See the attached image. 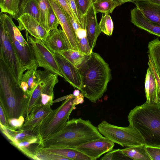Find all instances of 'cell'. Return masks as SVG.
Returning a JSON list of instances; mask_svg holds the SVG:
<instances>
[{
	"label": "cell",
	"mask_w": 160,
	"mask_h": 160,
	"mask_svg": "<svg viewBox=\"0 0 160 160\" xmlns=\"http://www.w3.org/2000/svg\"><path fill=\"white\" fill-rule=\"evenodd\" d=\"M78 68L81 78L80 90L84 97L96 103L107 91L111 79L108 64L99 54L92 52Z\"/></svg>",
	"instance_id": "1"
},
{
	"label": "cell",
	"mask_w": 160,
	"mask_h": 160,
	"mask_svg": "<svg viewBox=\"0 0 160 160\" xmlns=\"http://www.w3.org/2000/svg\"><path fill=\"white\" fill-rule=\"evenodd\" d=\"M103 136L89 120L81 118L68 120L61 131L42 140V148H75L88 142Z\"/></svg>",
	"instance_id": "2"
},
{
	"label": "cell",
	"mask_w": 160,
	"mask_h": 160,
	"mask_svg": "<svg viewBox=\"0 0 160 160\" xmlns=\"http://www.w3.org/2000/svg\"><path fill=\"white\" fill-rule=\"evenodd\" d=\"M29 98L8 66L0 60V105L8 119L26 117Z\"/></svg>",
	"instance_id": "3"
},
{
	"label": "cell",
	"mask_w": 160,
	"mask_h": 160,
	"mask_svg": "<svg viewBox=\"0 0 160 160\" xmlns=\"http://www.w3.org/2000/svg\"><path fill=\"white\" fill-rule=\"evenodd\" d=\"M128 118L129 125L139 132L146 146L160 148V102L137 106Z\"/></svg>",
	"instance_id": "4"
},
{
	"label": "cell",
	"mask_w": 160,
	"mask_h": 160,
	"mask_svg": "<svg viewBox=\"0 0 160 160\" xmlns=\"http://www.w3.org/2000/svg\"><path fill=\"white\" fill-rule=\"evenodd\" d=\"M0 22L8 35L24 71L38 67L31 45L24 38L12 18L6 14L1 13Z\"/></svg>",
	"instance_id": "5"
},
{
	"label": "cell",
	"mask_w": 160,
	"mask_h": 160,
	"mask_svg": "<svg viewBox=\"0 0 160 160\" xmlns=\"http://www.w3.org/2000/svg\"><path fill=\"white\" fill-rule=\"evenodd\" d=\"M76 97L73 94L61 105L52 110L43 119L40 126V133L42 140L61 131L65 125L72 111L75 108L73 102Z\"/></svg>",
	"instance_id": "6"
},
{
	"label": "cell",
	"mask_w": 160,
	"mask_h": 160,
	"mask_svg": "<svg viewBox=\"0 0 160 160\" xmlns=\"http://www.w3.org/2000/svg\"><path fill=\"white\" fill-rule=\"evenodd\" d=\"M99 132L114 143L128 147L145 144L139 132L132 126H118L103 120L98 125Z\"/></svg>",
	"instance_id": "7"
},
{
	"label": "cell",
	"mask_w": 160,
	"mask_h": 160,
	"mask_svg": "<svg viewBox=\"0 0 160 160\" xmlns=\"http://www.w3.org/2000/svg\"><path fill=\"white\" fill-rule=\"evenodd\" d=\"M27 40L31 45L38 67L57 74L65 79V77L56 60L53 53L41 40L28 36L26 31Z\"/></svg>",
	"instance_id": "8"
},
{
	"label": "cell",
	"mask_w": 160,
	"mask_h": 160,
	"mask_svg": "<svg viewBox=\"0 0 160 160\" xmlns=\"http://www.w3.org/2000/svg\"><path fill=\"white\" fill-rule=\"evenodd\" d=\"M0 44V60L7 65L20 84L24 71L8 34L1 25Z\"/></svg>",
	"instance_id": "9"
},
{
	"label": "cell",
	"mask_w": 160,
	"mask_h": 160,
	"mask_svg": "<svg viewBox=\"0 0 160 160\" xmlns=\"http://www.w3.org/2000/svg\"><path fill=\"white\" fill-rule=\"evenodd\" d=\"M114 143L105 137L90 141L78 146L75 149L95 160L103 154L112 151Z\"/></svg>",
	"instance_id": "10"
},
{
	"label": "cell",
	"mask_w": 160,
	"mask_h": 160,
	"mask_svg": "<svg viewBox=\"0 0 160 160\" xmlns=\"http://www.w3.org/2000/svg\"><path fill=\"white\" fill-rule=\"evenodd\" d=\"M48 1L58 19L69 49L79 51L74 32L66 13L63 9L54 0Z\"/></svg>",
	"instance_id": "11"
},
{
	"label": "cell",
	"mask_w": 160,
	"mask_h": 160,
	"mask_svg": "<svg viewBox=\"0 0 160 160\" xmlns=\"http://www.w3.org/2000/svg\"><path fill=\"white\" fill-rule=\"evenodd\" d=\"M40 126H32L23 125L21 128L13 130L0 124V129L12 144L32 138L41 136Z\"/></svg>",
	"instance_id": "12"
},
{
	"label": "cell",
	"mask_w": 160,
	"mask_h": 160,
	"mask_svg": "<svg viewBox=\"0 0 160 160\" xmlns=\"http://www.w3.org/2000/svg\"><path fill=\"white\" fill-rule=\"evenodd\" d=\"M16 19L19 24L18 28L20 31L25 30L36 39L44 41L49 34L38 22L28 13L22 14Z\"/></svg>",
	"instance_id": "13"
},
{
	"label": "cell",
	"mask_w": 160,
	"mask_h": 160,
	"mask_svg": "<svg viewBox=\"0 0 160 160\" xmlns=\"http://www.w3.org/2000/svg\"><path fill=\"white\" fill-rule=\"evenodd\" d=\"M93 3L84 15L83 23L87 38L92 51L96 45L97 38L102 31L100 29Z\"/></svg>",
	"instance_id": "14"
},
{
	"label": "cell",
	"mask_w": 160,
	"mask_h": 160,
	"mask_svg": "<svg viewBox=\"0 0 160 160\" xmlns=\"http://www.w3.org/2000/svg\"><path fill=\"white\" fill-rule=\"evenodd\" d=\"M56 60L65 77V80L80 90L81 78L78 68L61 54L55 53Z\"/></svg>",
	"instance_id": "15"
},
{
	"label": "cell",
	"mask_w": 160,
	"mask_h": 160,
	"mask_svg": "<svg viewBox=\"0 0 160 160\" xmlns=\"http://www.w3.org/2000/svg\"><path fill=\"white\" fill-rule=\"evenodd\" d=\"M42 42L53 53H58L69 49L64 32L60 28L51 31Z\"/></svg>",
	"instance_id": "16"
},
{
	"label": "cell",
	"mask_w": 160,
	"mask_h": 160,
	"mask_svg": "<svg viewBox=\"0 0 160 160\" xmlns=\"http://www.w3.org/2000/svg\"><path fill=\"white\" fill-rule=\"evenodd\" d=\"M131 22L138 28L160 37V26L149 20L136 7L131 11Z\"/></svg>",
	"instance_id": "17"
},
{
	"label": "cell",
	"mask_w": 160,
	"mask_h": 160,
	"mask_svg": "<svg viewBox=\"0 0 160 160\" xmlns=\"http://www.w3.org/2000/svg\"><path fill=\"white\" fill-rule=\"evenodd\" d=\"M145 91L146 102L152 103L160 102V92L154 75L149 66L146 75Z\"/></svg>",
	"instance_id": "18"
},
{
	"label": "cell",
	"mask_w": 160,
	"mask_h": 160,
	"mask_svg": "<svg viewBox=\"0 0 160 160\" xmlns=\"http://www.w3.org/2000/svg\"><path fill=\"white\" fill-rule=\"evenodd\" d=\"M133 2L147 19L160 26V5L148 0H137Z\"/></svg>",
	"instance_id": "19"
},
{
	"label": "cell",
	"mask_w": 160,
	"mask_h": 160,
	"mask_svg": "<svg viewBox=\"0 0 160 160\" xmlns=\"http://www.w3.org/2000/svg\"><path fill=\"white\" fill-rule=\"evenodd\" d=\"M50 105L38 104L26 117L23 125L35 126L40 125L43 119L53 110Z\"/></svg>",
	"instance_id": "20"
},
{
	"label": "cell",
	"mask_w": 160,
	"mask_h": 160,
	"mask_svg": "<svg viewBox=\"0 0 160 160\" xmlns=\"http://www.w3.org/2000/svg\"><path fill=\"white\" fill-rule=\"evenodd\" d=\"M38 67L28 69L23 73L20 84L24 92L28 96L37 87L39 78Z\"/></svg>",
	"instance_id": "21"
},
{
	"label": "cell",
	"mask_w": 160,
	"mask_h": 160,
	"mask_svg": "<svg viewBox=\"0 0 160 160\" xmlns=\"http://www.w3.org/2000/svg\"><path fill=\"white\" fill-rule=\"evenodd\" d=\"M41 136L12 144L27 156L35 160L38 151L42 147Z\"/></svg>",
	"instance_id": "22"
},
{
	"label": "cell",
	"mask_w": 160,
	"mask_h": 160,
	"mask_svg": "<svg viewBox=\"0 0 160 160\" xmlns=\"http://www.w3.org/2000/svg\"><path fill=\"white\" fill-rule=\"evenodd\" d=\"M42 148L47 151L66 158L70 160H91L88 156L74 148L63 147Z\"/></svg>",
	"instance_id": "23"
},
{
	"label": "cell",
	"mask_w": 160,
	"mask_h": 160,
	"mask_svg": "<svg viewBox=\"0 0 160 160\" xmlns=\"http://www.w3.org/2000/svg\"><path fill=\"white\" fill-rule=\"evenodd\" d=\"M145 144L128 147L121 149L128 157L135 160H151L146 148Z\"/></svg>",
	"instance_id": "24"
},
{
	"label": "cell",
	"mask_w": 160,
	"mask_h": 160,
	"mask_svg": "<svg viewBox=\"0 0 160 160\" xmlns=\"http://www.w3.org/2000/svg\"><path fill=\"white\" fill-rule=\"evenodd\" d=\"M148 48V56L152 60L158 74L160 77V40L158 38L150 42Z\"/></svg>",
	"instance_id": "25"
},
{
	"label": "cell",
	"mask_w": 160,
	"mask_h": 160,
	"mask_svg": "<svg viewBox=\"0 0 160 160\" xmlns=\"http://www.w3.org/2000/svg\"><path fill=\"white\" fill-rule=\"evenodd\" d=\"M93 5L96 13H112L115 8L122 4L117 0H94Z\"/></svg>",
	"instance_id": "26"
},
{
	"label": "cell",
	"mask_w": 160,
	"mask_h": 160,
	"mask_svg": "<svg viewBox=\"0 0 160 160\" xmlns=\"http://www.w3.org/2000/svg\"><path fill=\"white\" fill-rule=\"evenodd\" d=\"M58 53L63 56L78 68L89 54L70 49Z\"/></svg>",
	"instance_id": "27"
},
{
	"label": "cell",
	"mask_w": 160,
	"mask_h": 160,
	"mask_svg": "<svg viewBox=\"0 0 160 160\" xmlns=\"http://www.w3.org/2000/svg\"><path fill=\"white\" fill-rule=\"evenodd\" d=\"M19 0H0L1 13H7L16 18L19 11Z\"/></svg>",
	"instance_id": "28"
},
{
	"label": "cell",
	"mask_w": 160,
	"mask_h": 160,
	"mask_svg": "<svg viewBox=\"0 0 160 160\" xmlns=\"http://www.w3.org/2000/svg\"><path fill=\"white\" fill-rule=\"evenodd\" d=\"M40 12L39 22L49 32L48 28V18L51 5L48 0H36Z\"/></svg>",
	"instance_id": "29"
},
{
	"label": "cell",
	"mask_w": 160,
	"mask_h": 160,
	"mask_svg": "<svg viewBox=\"0 0 160 160\" xmlns=\"http://www.w3.org/2000/svg\"><path fill=\"white\" fill-rule=\"evenodd\" d=\"M24 13L28 14L39 22L40 12L36 0L28 1L22 11L21 15Z\"/></svg>",
	"instance_id": "30"
},
{
	"label": "cell",
	"mask_w": 160,
	"mask_h": 160,
	"mask_svg": "<svg viewBox=\"0 0 160 160\" xmlns=\"http://www.w3.org/2000/svg\"><path fill=\"white\" fill-rule=\"evenodd\" d=\"M99 26L101 31L105 34L109 36L112 35L114 28L113 23L108 14H102Z\"/></svg>",
	"instance_id": "31"
},
{
	"label": "cell",
	"mask_w": 160,
	"mask_h": 160,
	"mask_svg": "<svg viewBox=\"0 0 160 160\" xmlns=\"http://www.w3.org/2000/svg\"><path fill=\"white\" fill-rule=\"evenodd\" d=\"M35 160H69L68 158L58 154L47 151L42 147L37 152Z\"/></svg>",
	"instance_id": "32"
},
{
	"label": "cell",
	"mask_w": 160,
	"mask_h": 160,
	"mask_svg": "<svg viewBox=\"0 0 160 160\" xmlns=\"http://www.w3.org/2000/svg\"><path fill=\"white\" fill-rule=\"evenodd\" d=\"M73 14L78 22L80 27L85 29L83 24L84 15L78 9L75 0H67Z\"/></svg>",
	"instance_id": "33"
},
{
	"label": "cell",
	"mask_w": 160,
	"mask_h": 160,
	"mask_svg": "<svg viewBox=\"0 0 160 160\" xmlns=\"http://www.w3.org/2000/svg\"><path fill=\"white\" fill-rule=\"evenodd\" d=\"M131 159L122 152L121 149H114L100 158L102 160H127Z\"/></svg>",
	"instance_id": "34"
},
{
	"label": "cell",
	"mask_w": 160,
	"mask_h": 160,
	"mask_svg": "<svg viewBox=\"0 0 160 160\" xmlns=\"http://www.w3.org/2000/svg\"><path fill=\"white\" fill-rule=\"evenodd\" d=\"M59 22L53 9L51 6L48 18V28L49 31L58 28Z\"/></svg>",
	"instance_id": "35"
},
{
	"label": "cell",
	"mask_w": 160,
	"mask_h": 160,
	"mask_svg": "<svg viewBox=\"0 0 160 160\" xmlns=\"http://www.w3.org/2000/svg\"><path fill=\"white\" fill-rule=\"evenodd\" d=\"M23 116L18 118H12L8 119V127L11 129L16 130L21 128L23 125L25 119Z\"/></svg>",
	"instance_id": "36"
},
{
	"label": "cell",
	"mask_w": 160,
	"mask_h": 160,
	"mask_svg": "<svg viewBox=\"0 0 160 160\" xmlns=\"http://www.w3.org/2000/svg\"><path fill=\"white\" fill-rule=\"evenodd\" d=\"M80 11L85 15L93 3L92 0H75Z\"/></svg>",
	"instance_id": "37"
},
{
	"label": "cell",
	"mask_w": 160,
	"mask_h": 160,
	"mask_svg": "<svg viewBox=\"0 0 160 160\" xmlns=\"http://www.w3.org/2000/svg\"><path fill=\"white\" fill-rule=\"evenodd\" d=\"M54 0L56 1L63 9L66 13L68 18L69 16L73 18L79 25L78 21L73 14L67 0Z\"/></svg>",
	"instance_id": "38"
},
{
	"label": "cell",
	"mask_w": 160,
	"mask_h": 160,
	"mask_svg": "<svg viewBox=\"0 0 160 160\" xmlns=\"http://www.w3.org/2000/svg\"><path fill=\"white\" fill-rule=\"evenodd\" d=\"M146 148L151 160H160V148L146 146Z\"/></svg>",
	"instance_id": "39"
},
{
	"label": "cell",
	"mask_w": 160,
	"mask_h": 160,
	"mask_svg": "<svg viewBox=\"0 0 160 160\" xmlns=\"http://www.w3.org/2000/svg\"><path fill=\"white\" fill-rule=\"evenodd\" d=\"M41 96V104L43 105H50L52 106L53 102L54 96H50L42 93Z\"/></svg>",
	"instance_id": "40"
},
{
	"label": "cell",
	"mask_w": 160,
	"mask_h": 160,
	"mask_svg": "<svg viewBox=\"0 0 160 160\" xmlns=\"http://www.w3.org/2000/svg\"><path fill=\"white\" fill-rule=\"evenodd\" d=\"M148 65L151 68L155 79L157 82L159 91L160 92V77L158 75L156 68L152 59L149 58L148 59Z\"/></svg>",
	"instance_id": "41"
},
{
	"label": "cell",
	"mask_w": 160,
	"mask_h": 160,
	"mask_svg": "<svg viewBox=\"0 0 160 160\" xmlns=\"http://www.w3.org/2000/svg\"><path fill=\"white\" fill-rule=\"evenodd\" d=\"M0 124L5 127H8V119L5 112L0 105Z\"/></svg>",
	"instance_id": "42"
},
{
	"label": "cell",
	"mask_w": 160,
	"mask_h": 160,
	"mask_svg": "<svg viewBox=\"0 0 160 160\" xmlns=\"http://www.w3.org/2000/svg\"><path fill=\"white\" fill-rule=\"evenodd\" d=\"M84 96L81 92L78 96L76 97L74 100L73 102L75 105H78L79 104L82 103L84 101Z\"/></svg>",
	"instance_id": "43"
},
{
	"label": "cell",
	"mask_w": 160,
	"mask_h": 160,
	"mask_svg": "<svg viewBox=\"0 0 160 160\" xmlns=\"http://www.w3.org/2000/svg\"><path fill=\"white\" fill-rule=\"evenodd\" d=\"M28 0H19V11L17 18L19 17L21 15L22 11Z\"/></svg>",
	"instance_id": "44"
},
{
	"label": "cell",
	"mask_w": 160,
	"mask_h": 160,
	"mask_svg": "<svg viewBox=\"0 0 160 160\" xmlns=\"http://www.w3.org/2000/svg\"><path fill=\"white\" fill-rule=\"evenodd\" d=\"M118 1H119L122 4L125 2H133L135 1H136L137 0H117Z\"/></svg>",
	"instance_id": "45"
},
{
	"label": "cell",
	"mask_w": 160,
	"mask_h": 160,
	"mask_svg": "<svg viewBox=\"0 0 160 160\" xmlns=\"http://www.w3.org/2000/svg\"><path fill=\"white\" fill-rule=\"evenodd\" d=\"M149 2L156 4L160 5V0H148Z\"/></svg>",
	"instance_id": "46"
},
{
	"label": "cell",
	"mask_w": 160,
	"mask_h": 160,
	"mask_svg": "<svg viewBox=\"0 0 160 160\" xmlns=\"http://www.w3.org/2000/svg\"><path fill=\"white\" fill-rule=\"evenodd\" d=\"M80 93L79 91L78 90H75L72 94L75 97H76Z\"/></svg>",
	"instance_id": "47"
},
{
	"label": "cell",
	"mask_w": 160,
	"mask_h": 160,
	"mask_svg": "<svg viewBox=\"0 0 160 160\" xmlns=\"http://www.w3.org/2000/svg\"></svg>",
	"instance_id": "48"
}]
</instances>
